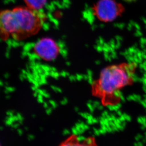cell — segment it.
Segmentation results:
<instances>
[{"instance_id":"cell-1","label":"cell","mask_w":146,"mask_h":146,"mask_svg":"<svg viewBox=\"0 0 146 146\" xmlns=\"http://www.w3.org/2000/svg\"><path fill=\"white\" fill-rule=\"evenodd\" d=\"M135 70L136 66L133 64H121L105 68L92 84V94L100 99L104 106L116 105L120 101L121 90L133 82Z\"/></svg>"},{"instance_id":"cell-6","label":"cell","mask_w":146,"mask_h":146,"mask_svg":"<svg viewBox=\"0 0 146 146\" xmlns=\"http://www.w3.org/2000/svg\"><path fill=\"white\" fill-rule=\"evenodd\" d=\"M27 5L33 10H39L44 6L46 0H24Z\"/></svg>"},{"instance_id":"cell-2","label":"cell","mask_w":146,"mask_h":146,"mask_svg":"<svg viewBox=\"0 0 146 146\" xmlns=\"http://www.w3.org/2000/svg\"><path fill=\"white\" fill-rule=\"evenodd\" d=\"M43 19L36 10L19 7L3 11L1 14V29L4 35L21 40L37 33Z\"/></svg>"},{"instance_id":"cell-5","label":"cell","mask_w":146,"mask_h":146,"mask_svg":"<svg viewBox=\"0 0 146 146\" xmlns=\"http://www.w3.org/2000/svg\"><path fill=\"white\" fill-rule=\"evenodd\" d=\"M59 146H98L94 137L80 139L77 135L72 134L62 141Z\"/></svg>"},{"instance_id":"cell-4","label":"cell","mask_w":146,"mask_h":146,"mask_svg":"<svg viewBox=\"0 0 146 146\" xmlns=\"http://www.w3.org/2000/svg\"><path fill=\"white\" fill-rule=\"evenodd\" d=\"M119 7L113 0H100L95 7L98 18L103 21L113 20L118 14Z\"/></svg>"},{"instance_id":"cell-3","label":"cell","mask_w":146,"mask_h":146,"mask_svg":"<svg viewBox=\"0 0 146 146\" xmlns=\"http://www.w3.org/2000/svg\"><path fill=\"white\" fill-rule=\"evenodd\" d=\"M35 52L39 57L46 61H52L58 56L59 48L56 43L50 38H43L36 43Z\"/></svg>"}]
</instances>
